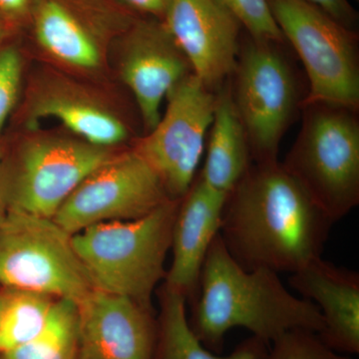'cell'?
Listing matches in <instances>:
<instances>
[{"mask_svg": "<svg viewBox=\"0 0 359 359\" xmlns=\"http://www.w3.org/2000/svg\"><path fill=\"white\" fill-rule=\"evenodd\" d=\"M306 1L320 7L341 25L355 30L358 13L347 0H306Z\"/></svg>", "mask_w": 359, "mask_h": 359, "instance_id": "cell-25", "label": "cell"}, {"mask_svg": "<svg viewBox=\"0 0 359 359\" xmlns=\"http://www.w3.org/2000/svg\"><path fill=\"white\" fill-rule=\"evenodd\" d=\"M228 194L208 185L200 173L180 202L172 233L173 262L166 273L167 287L195 299L201 269L212 241L219 233Z\"/></svg>", "mask_w": 359, "mask_h": 359, "instance_id": "cell-16", "label": "cell"}, {"mask_svg": "<svg viewBox=\"0 0 359 359\" xmlns=\"http://www.w3.org/2000/svg\"><path fill=\"white\" fill-rule=\"evenodd\" d=\"M169 200L160 177L133 148L113 155L92 172L53 221L74 235L97 224L140 219Z\"/></svg>", "mask_w": 359, "mask_h": 359, "instance_id": "cell-10", "label": "cell"}, {"mask_svg": "<svg viewBox=\"0 0 359 359\" xmlns=\"http://www.w3.org/2000/svg\"><path fill=\"white\" fill-rule=\"evenodd\" d=\"M255 39L285 43L280 28L273 20L268 0H218Z\"/></svg>", "mask_w": 359, "mask_h": 359, "instance_id": "cell-22", "label": "cell"}, {"mask_svg": "<svg viewBox=\"0 0 359 359\" xmlns=\"http://www.w3.org/2000/svg\"><path fill=\"white\" fill-rule=\"evenodd\" d=\"M77 304V359H154L153 309L93 290Z\"/></svg>", "mask_w": 359, "mask_h": 359, "instance_id": "cell-14", "label": "cell"}, {"mask_svg": "<svg viewBox=\"0 0 359 359\" xmlns=\"http://www.w3.org/2000/svg\"><path fill=\"white\" fill-rule=\"evenodd\" d=\"M53 219L0 209V287L78 304L94 289L71 242Z\"/></svg>", "mask_w": 359, "mask_h": 359, "instance_id": "cell-6", "label": "cell"}, {"mask_svg": "<svg viewBox=\"0 0 359 359\" xmlns=\"http://www.w3.org/2000/svg\"><path fill=\"white\" fill-rule=\"evenodd\" d=\"M22 61L11 47L0 50V132L15 106L20 92Z\"/></svg>", "mask_w": 359, "mask_h": 359, "instance_id": "cell-24", "label": "cell"}, {"mask_svg": "<svg viewBox=\"0 0 359 359\" xmlns=\"http://www.w3.org/2000/svg\"><path fill=\"white\" fill-rule=\"evenodd\" d=\"M6 18H4V15L0 14V39L4 37V35L6 34Z\"/></svg>", "mask_w": 359, "mask_h": 359, "instance_id": "cell-28", "label": "cell"}, {"mask_svg": "<svg viewBox=\"0 0 359 359\" xmlns=\"http://www.w3.org/2000/svg\"><path fill=\"white\" fill-rule=\"evenodd\" d=\"M122 35L120 74L149 133L159 122L164 99L192 68L163 20H136Z\"/></svg>", "mask_w": 359, "mask_h": 359, "instance_id": "cell-12", "label": "cell"}, {"mask_svg": "<svg viewBox=\"0 0 359 359\" xmlns=\"http://www.w3.org/2000/svg\"><path fill=\"white\" fill-rule=\"evenodd\" d=\"M334 224L282 163H252L228 194L219 235L245 271L292 275L321 257Z\"/></svg>", "mask_w": 359, "mask_h": 359, "instance_id": "cell-1", "label": "cell"}, {"mask_svg": "<svg viewBox=\"0 0 359 359\" xmlns=\"http://www.w3.org/2000/svg\"><path fill=\"white\" fill-rule=\"evenodd\" d=\"M120 4L130 11H135L147 16L163 20L166 13L170 0H118Z\"/></svg>", "mask_w": 359, "mask_h": 359, "instance_id": "cell-26", "label": "cell"}, {"mask_svg": "<svg viewBox=\"0 0 359 359\" xmlns=\"http://www.w3.org/2000/svg\"><path fill=\"white\" fill-rule=\"evenodd\" d=\"M252 163L249 140L233 105L228 80L217 91L207 156L199 173L208 185L229 194Z\"/></svg>", "mask_w": 359, "mask_h": 359, "instance_id": "cell-18", "label": "cell"}, {"mask_svg": "<svg viewBox=\"0 0 359 359\" xmlns=\"http://www.w3.org/2000/svg\"><path fill=\"white\" fill-rule=\"evenodd\" d=\"M163 22L194 74L218 91L235 69L243 26L218 0H170Z\"/></svg>", "mask_w": 359, "mask_h": 359, "instance_id": "cell-13", "label": "cell"}, {"mask_svg": "<svg viewBox=\"0 0 359 359\" xmlns=\"http://www.w3.org/2000/svg\"><path fill=\"white\" fill-rule=\"evenodd\" d=\"M30 16L45 50L84 69L98 67L106 42L136 20L109 0H35Z\"/></svg>", "mask_w": 359, "mask_h": 359, "instance_id": "cell-11", "label": "cell"}, {"mask_svg": "<svg viewBox=\"0 0 359 359\" xmlns=\"http://www.w3.org/2000/svg\"><path fill=\"white\" fill-rule=\"evenodd\" d=\"M2 161H4V149L0 146V167H1ZM2 208L1 199H0V209Z\"/></svg>", "mask_w": 359, "mask_h": 359, "instance_id": "cell-29", "label": "cell"}, {"mask_svg": "<svg viewBox=\"0 0 359 359\" xmlns=\"http://www.w3.org/2000/svg\"><path fill=\"white\" fill-rule=\"evenodd\" d=\"M359 109L304 103L283 168L334 223L359 204Z\"/></svg>", "mask_w": 359, "mask_h": 359, "instance_id": "cell-4", "label": "cell"}, {"mask_svg": "<svg viewBox=\"0 0 359 359\" xmlns=\"http://www.w3.org/2000/svg\"><path fill=\"white\" fill-rule=\"evenodd\" d=\"M77 304L59 299L43 330L0 359H77Z\"/></svg>", "mask_w": 359, "mask_h": 359, "instance_id": "cell-21", "label": "cell"}, {"mask_svg": "<svg viewBox=\"0 0 359 359\" xmlns=\"http://www.w3.org/2000/svg\"><path fill=\"white\" fill-rule=\"evenodd\" d=\"M154 359H264L269 344L250 337L226 356L208 351L189 325L185 295L163 285L159 290Z\"/></svg>", "mask_w": 359, "mask_h": 359, "instance_id": "cell-19", "label": "cell"}, {"mask_svg": "<svg viewBox=\"0 0 359 359\" xmlns=\"http://www.w3.org/2000/svg\"><path fill=\"white\" fill-rule=\"evenodd\" d=\"M264 359H354L332 351L316 332L294 330L285 332L269 346Z\"/></svg>", "mask_w": 359, "mask_h": 359, "instance_id": "cell-23", "label": "cell"}, {"mask_svg": "<svg viewBox=\"0 0 359 359\" xmlns=\"http://www.w3.org/2000/svg\"><path fill=\"white\" fill-rule=\"evenodd\" d=\"M57 299L30 290L0 287V355L40 334Z\"/></svg>", "mask_w": 359, "mask_h": 359, "instance_id": "cell-20", "label": "cell"}, {"mask_svg": "<svg viewBox=\"0 0 359 359\" xmlns=\"http://www.w3.org/2000/svg\"><path fill=\"white\" fill-rule=\"evenodd\" d=\"M112 156L109 148L82 139H28L6 169L0 167L2 208L53 219L75 189Z\"/></svg>", "mask_w": 359, "mask_h": 359, "instance_id": "cell-8", "label": "cell"}, {"mask_svg": "<svg viewBox=\"0 0 359 359\" xmlns=\"http://www.w3.org/2000/svg\"><path fill=\"white\" fill-rule=\"evenodd\" d=\"M35 0H0V14L8 20L30 16Z\"/></svg>", "mask_w": 359, "mask_h": 359, "instance_id": "cell-27", "label": "cell"}, {"mask_svg": "<svg viewBox=\"0 0 359 359\" xmlns=\"http://www.w3.org/2000/svg\"><path fill=\"white\" fill-rule=\"evenodd\" d=\"M167 107L152 131L134 149L160 177L170 199L185 196L197 175L216 107L212 91L191 73L167 97Z\"/></svg>", "mask_w": 359, "mask_h": 359, "instance_id": "cell-9", "label": "cell"}, {"mask_svg": "<svg viewBox=\"0 0 359 359\" xmlns=\"http://www.w3.org/2000/svg\"><path fill=\"white\" fill-rule=\"evenodd\" d=\"M283 45L248 35L229 79L255 164L278 162L280 142L306 99Z\"/></svg>", "mask_w": 359, "mask_h": 359, "instance_id": "cell-5", "label": "cell"}, {"mask_svg": "<svg viewBox=\"0 0 359 359\" xmlns=\"http://www.w3.org/2000/svg\"><path fill=\"white\" fill-rule=\"evenodd\" d=\"M189 325L203 346L222 353L226 332L244 327L271 346L285 332L323 327L320 309L285 289L268 269L245 271L231 257L219 233L205 255Z\"/></svg>", "mask_w": 359, "mask_h": 359, "instance_id": "cell-2", "label": "cell"}, {"mask_svg": "<svg viewBox=\"0 0 359 359\" xmlns=\"http://www.w3.org/2000/svg\"><path fill=\"white\" fill-rule=\"evenodd\" d=\"M180 202L169 200L140 219L97 224L72 235L73 249L94 289L153 309L155 287L166 278Z\"/></svg>", "mask_w": 359, "mask_h": 359, "instance_id": "cell-3", "label": "cell"}, {"mask_svg": "<svg viewBox=\"0 0 359 359\" xmlns=\"http://www.w3.org/2000/svg\"><path fill=\"white\" fill-rule=\"evenodd\" d=\"M268 4L283 39L306 70L309 90L304 103L321 101L359 109L355 30L306 0H268Z\"/></svg>", "mask_w": 359, "mask_h": 359, "instance_id": "cell-7", "label": "cell"}, {"mask_svg": "<svg viewBox=\"0 0 359 359\" xmlns=\"http://www.w3.org/2000/svg\"><path fill=\"white\" fill-rule=\"evenodd\" d=\"M290 287L320 309L323 327L316 334L337 353H359V273L316 257L290 276Z\"/></svg>", "mask_w": 359, "mask_h": 359, "instance_id": "cell-15", "label": "cell"}, {"mask_svg": "<svg viewBox=\"0 0 359 359\" xmlns=\"http://www.w3.org/2000/svg\"><path fill=\"white\" fill-rule=\"evenodd\" d=\"M53 118L82 140L109 148L128 138L124 123L110 110L65 82L40 88L28 106L27 122L34 129L40 120Z\"/></svg>", "mask_w": 359, "mask_h": 359, "instance_id": "cell-17", "label": "cell"}]
</instances>
